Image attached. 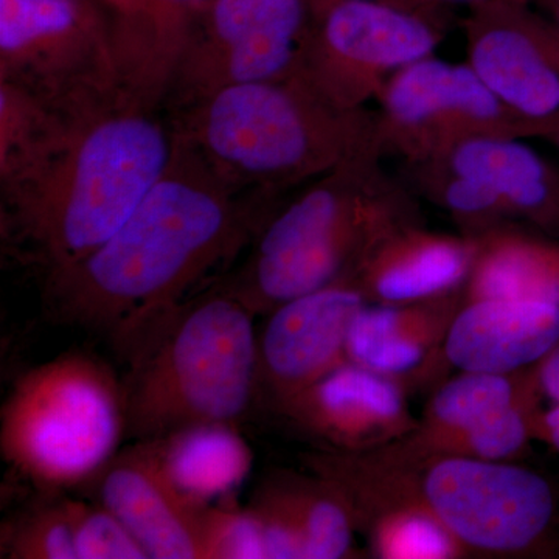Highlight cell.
<instances>
[{
    "label": "cell",
    "mask_w": 559,
    "mask_h": 559,
    "mask_svg": "<svg viewBox=\"0 0 559 559\" xmlns=\"http://www.w3.org/2000/svg\"><path fill=\"white\" fill-rule=\"evenodd\" d=\"M248 213L210 165L173 154L170 167L108 241L49 271L46 310L108 336L127 356L187 293L245 240Z\"/></svg>",
    "instance_id": "6da1fadb"
},
{
    "label": "cell",
    "mask_w": 559,
    "mask_h": 559,
    "mask_svg": "<svg viewBox=\"0 0 559 559\" xmlns=\"http://www.w3.org/2000/svg\"><path fill=\"white\" fill-rule=\"evenodd\" d=\"M255 312L227 289L168 312L124 356L127 439L191 426H238L259 400Z\"/></svg>",
    "instance_id": "7a4b0ae2"
},
{
    "label": "cell",
    "mask_w": 559,
    "mask_h": 559,
    "mask_svg": "<svg viewBox=\"0 0 559 559\" xmlns=\"http://www.w3.org/2000/svg\"><path fill=\"white\" fill-rule=\"evenodd\" d=\"M381 150L330 171L261 231L231 294L267 314L285 301L353 282L382 241L418 224L406 189L382 171Z\"/></svg>",
    "instance_id": "3957f363"
},
{
    "label": "cell",
    "mask_w": 559,
    "mask_h": 559,
    "mask_svg": "<svg viewBox=\"0 0 559 559\" xmlns=\"http://www.w3.org/2000/svg\"><path fill=\"white\" fill-rule=\"evenodd\" d=\"M167 132L140 112L86 128L44 180L14 193V224L49 271L90 255L127 223L170 167Z\"/></svg>",
    "instance_id": "277c9868"
},
{
    "label": "cell",
    "mask_w": 559,
    "mask_h": 559,
    "mask_svg": "<svg viewBox=\"0 0 559 559\" xmlns=\"http://www.w3.org/2000/svg\"><path fill=\"white\" fill-rule=\"evenodd\" d=\"M197 135L213 170L266 186L329 175L380 148L374 117L337 105L300 70L218 87Z\"/></svg>",
    "instance_id": "5b68a950"
},
{
    "label": "cell",
    "mask_w": 559,
    "mask_h": 559,
    "mask_svg": "<svg viewBox=\"0 0 559 559\" xmlns=\"http://www.w3.org/2000/svg\"><path fill=\"white\" fill-rule=\"evenodd\" d=\"M123 439V385L106 364L84 353L27 371L0 415L2 457L44 488L95 479Z\"/></svg>",
    "instance_id": "8992f818"
},
{
    "label": "cell",
    "mask_w": 559,
    "mask_h": 559,
    "mask_svg": "<svg viewBox=\"0 0 559 559\" xmlns=\"http://www.w3.org/2000/svg\"><path fill=\"white\" fill-rule=\"evenodd\" d=\"M466 554L546 557L557 551V492L536 471L463 455L378 450Z\"/></svg>",
    "instance_id": "52a82bcc"
},
{
    "label": "cell",
    "mask_w": 559,
    "mask_h": 559,
    "mask_svg": "<svg viewBox=\"0 0 559 559\" xmlns=\"http://www.w3.org/2000/svg\"><path fill=\"white\" fill-rule=\"evenodd\" d=\"M377 98L381 153L399 154L412 165L437 159L477 135H540L485 86L468 62L430 55L393 73Z\"/></svg>",
    "instance_id": "ba28073f"
},
{
    "label": "cell",
    "mask_w": 559,
    "mask_h": 559,
    "mask_svg": "<svg viewBox=\"0 0 559 559\" xmlns=\"http://www.w3.org/2000/svg\"><path fill=\"white\" fill-rule=\"evenodd\" d=\"M322 11L318 53L297 69L344 108L362 109L393 73L440 44L429 16L381 0H337Z\"/></svg>",
    "instance_id": "9c48e42d"
},
{
    "label": "cell",
    "mask_w": 559,
    "mask_h": 559,
    "mask_svg": "<svg viewBox=\"0 0 559 559\" xmlns=\"http://www.w3.org/2000/svg\"><path fill=\"white\" fill-rule=\"evenodd\" d=\"M528 7L474 9L468 64L507 108L550 138L559 124V25Z\"/></svg>",
    "instance_id": "30bf717a"
},
{
    "label": "cell",
    "mask_w": 559,
    "mask_h": 559,
    "mask_svg": "<svg viewBox=\"0 0 559 559\" xmlns=\"http://www.w3.org/2000/svg\"><path fill=\"white\" fill-rule=\"evenodd\" d=\"M308 469L331 481L352 509L373 557L454 559L466 551L433 516L409 481L380 451L323 450L307 457Z\"/></svg>",
    "instance_id": "8fae6325"
},
{
    "label": "cell",
    "mask_w": 559,
    "mask_h": 559,
    "mask_svg": "<svg viewBox=\"0 0 559 559\" xmlns=\"http://www.w3.org/2000/svg\"><path fill=\"white\" fill-rule=\"evenodd\" d=\"M366 304L355 283L342 282L271 310L257 342L259 399L277 411L347 362L349 329Z\"/></svg>",
    "instance_id": "7c38bea8"
},
{
    "label": "cell",
    "mask_w": 559,
    "mask_h": 559,
    "mask_svg": "<svg viewBox=\"0 0 559 559\" xmlns=\"http://www.w3.org/2000/svg\"><path fill=\"white\" fill-rule=\"evenodd\" d=\"M275 412L326 450L344 452L380 450L418 426L403 384L348 360Z\"/></svg>",
    "instance_id": "4fadbf2b"
},
{
    "label": "cell",
    "mask_w": 559,
    "mask_h": 559,
    "mask_svg": "<svg viewBox=\"0 0 559 559\" xmlns=\"http://www.w3.org/2000/svg\"><path fill=\"white\" fill-rule=\"evenodd\" d=\"M100 503L130 530L148 558L202 559V514L162 468L153 441L119 451L97 477Z\"/></svg>",
    "instance_id": "5bb4252c"
},
{
    "label": "cell",
    "mask_w": 559,
    "mask_h": 559,
    "mask_svg": "<svg viewBox=\"0 0 559 559\" xmlns=\"http://www.w3.org/2000/svg\"><path fill=\"white\" fill-rule=\"evenodd\" d=\"M559 344V305L549 301H463L452 319L444 359L460 371L510 374L538 364Z\"/></svg>",
    "instance_id": "9a60e30c"
},
{
    "label": "cell",
    "mask_w": 559,
    "mask_h": 559,
    "mask_svg": "<svg viewBox=\"0 0 559 559\" xmlns=\"http://www.w3.org/2000/svg\"><path fill=\"white\" fill-rule=\"evenodd\" d=\"M462 290L412 304H369L356 316L347 341V360L406 388L425 380L444 359V340Z\"/></svg>",
    "instance_id": "2e32d148"
},
{
    "label": "cell",
    "mask_w": 559,
    "mask_h": 559,
    "mask_svg": "<svg viewBox=\"0 0 559 559\" xmlns=\"http://www.w3.org/2000/svg\"><path fill=\"white\" fill-rule=\"evenodd\" d=\"M414 167L479 180L502 201L510 219L559 240V173L524 138L477 135Z\"/></svg>",
    "instance_id": "e0dca14e"
},
{
    "label": "cell",
    "mask_w": 559,
    "mask_h": 559,
    "mask_svg": "<svg viewBox=\"0 0 559 559\" xmlns=\"http://www.w3.org/2000/svg\"><path fill=\"white\" fill-rule=\"evenodd\" d=\"M477 248V238L437 234L415 224L382 241L352 283L369 304L437 299L465 288Z\"/></svg>",
    "instance_id": "ac0fdd59"
},
{
    "label": "cell",
    "mask_w": 559,
    "mask_h": 559,
    "mask_svg": "<svg viewBox=\"0 0 559 559\" xmlns=\"http://www.w3.org/2000/svg\"><path fill=\"white\" fill-rule=\"evenodd\" d=\"M307 13L308 0H209L207 28L224 51V84L296 72Z\"/></svg>",
    "instance_id": "d6986e66"
},
{
    "label": "cell",
    "mask_w": 559,
    "mask_h": 559,
    "mask_svg": "<svg viewBox=\"0 0 559 559\" xmlns=\"http://www.w3.org/2000/svg\"><path fill=\"white\" fill-rule=\"evenodd\" d=\"M148 441L168 479L198 507L226 502L252 469L253 452L235 425L191 426Z\"/></svg>",
    "instance_id": "ffe728a7"
},
{
    "label": "cell",
    "mask_w": 559,
    "mask_h": 559,
    "mask_svg": "<svg viewBox=\"0 0 559 559\" xmlns=\"http://www.w3.org/2000/svg\"><path fill=\"white\" fill-rule=\"evenodd\" d=\"M465 300L507 299L559 305V240L502 226L477 237Z\"/></svg>",
    "instance_id": "44dd1931"
},
{
    "label": "cell",
    "mask_w": 559,
    "mask_h": 559,
    "mask_svg": "<svg viewBox=\"0 0 559 559\" xmlns=\"http://www.w3.org/2000/svg\"><path fill=\"white\" fill-rule=\"evenodd\" d=\"M540 396L535 366L510 374L460 371L433 393L417 429L404 439L426 441L462 432L514 404Z\"/></svg>",
    "instance_id": "7402d4cb"
},
{
    "label": "cell",
    "mask_w": 559,
    "mask_h": 559,
    "mask_svg": "<svg viewBox=\"0 0 559 559\" xmlns=\"http://www.w3.org/2000/svg\"><path fill=\"white\" fill-rule=\"evenodd\" d=\"M263 485L296 521L304 536L305 559H340L352 554L358 528L347 500L331 481L314 473L311 477L278 474Z\"/></svg>",
    "instance_id": "603a6c76"
},
{
    "label": "cell",
    "mask_w": 559,
    "mask_h": 559,
    "mask_svg": "<svg viewBox=\"0 0 559 559\" xmlns=\"http://www.w3.org/2000/svg\"><path fill=\"white\" fill-rule=\"evenodd\" d=\"M94 24L86 0H0L3 66L81 44Z\"/></svg>",
    "instance_id": "cb8c5ba5"
},
{
    "label": "cell",
    "mask_w": 559,
    "mask_h": 559,
    "mask_svg": "<svg viewBox=\"0 0 559 559\" xmlns=\"http://www.w3.org/2000/svg\"><path fill=\"white\" fill-rule=\"evenodd\" d=\"M539 400L522 401L462 432L426 441L403 439L392 447L406 455L450 454L507 462L527 451L530 441L540 439Z\"/></svg>",
    "instance_id": "d4e9b609"
},
{
    "label": "cell",
    "mask_w": 559,
    "mask_h": 559,
    "mask_svg": "<svg viewBox=\"0 0 559 559\" xmlns=\"http://www.w3.org/2000/svg\"><path fill=\"white\" fill-rule=\"evenodd\" d=\"M7 554L20 559H76L69 500L22 514L7 532Z\"/></svg>",
    "instance_id": "484cf974"
},
{
    "label": "cell",
    "mask_w": 559,
    "mask_h": 559,
    "mask_svg": "<svg viewBox=\"0 0 559 559\" xmlns=\"http://www.w3.org/2000/svg\"><path fill=\"white\" fill-rule=\"evenodd\" d=\"M76 559H148L146 551L103 503L69 500Z\"/></svg>",
    "instance_id": "4316f807"
},
{
    "label": "cell",
    "mask_w": 559,
    "mask_h": 559,
    "mask_svg": "<svg viewBox=\"0 0 559 559\" xmlns=\"http://www.w3.org/2000/svg\"><path fill=\"white\" fill-rule=\"evenodd\" d=\"M202 559H267L263 532L253 511L229 503L205 507Z\"/></svg>",
    "instance_id": "83f0119b"
},
{
    "label": "cell",
    "mask_w": 559,
    "mask_h": 559,
    "mask_svg": "<svg viewBox=\"0 0 559 559\" xmlns=\"http://www.w3.org/2000/svg\"><path fill=\"white\" fill-rule=\"evenodd\" d=\"M535 371L540 395L559 404V344L535 364Z\"/></svg>",
    "instance_id": "f1b7e54d"
},
{
    "label": "cell",
    "mask_w": 559,
    "mask_h": 559,
    "mask_svg": "<svg viewBox=\"0 0 559 559\" xmlns=\"http://www.w3.org/2000/svg\"><path fill=\"white\" fill-rule=\"evenodd\" d=\"M202 0H142V9L139 13H150L151 16L168 21V17L182 14L187 7L197 5Z\"/></svg>",
    "instance_id": "f546056e"
},
{
    "label": "cell",
    "mask_w": 559,
    "mask_h": 559,
    "mask_svg": "<svg viewBox=\"0 0 559 559\" xmlns=\"http://www.w3.org/2000/svg\"><path fill=\"white\" fill-rule=\"evenodd\" d=\"M540 441L550 444L559 454V404H554L540 417Z\"/></svg>",
    "instance_id": "4dcf8cb0"
},
{
    "label": "cell",
    "mask_w": 559,
    "mask_h": 559,
    "mask_svg": "<svg viewBox=\"0 0 559 559\" xmlns=\"http://www.w3.org/2000/svg\"><path fill=\"white\" fill-rule=\"evenodd\" d=\"M430 7L436 3H457V5H469L471 9H479V7L489 5V3H518V5H530L533 0H426Z\"/></svg>",
    "instance_id": "1f68e13d"
},
{
    "label": "cell",
    "mask_w": 559,
    "mask_h": 559,
    "mask_svg": "<svg viewBox=\"0 0 559 559\" xmlns=\"http://www.w3.org/2000/svg\"><path fill=\"white\" fill-rule=\"evenodd\" d=\"M333 2H337V0H323L322 10H325ZM381 2L392 3V5L401 7V9L417 11V13L423 14H426V10L429 9L426 0H381Z\"/></svg>",
    "instance_id": "d6a6232c"
},
{
    "label": "cell",
    "mask_w": 559,
    "mask_h": 559,
    "mask_svg": "<svg viewBox=\"0 0 559 559\" xmlns=\"http://www.w3.org/2000/svg\"><path fill=\"white\" fill-rule=\"evenodd\" d=\"M114 5L119 7L120 10L127 11V13H139L142 9V0H109Z\"/></svg>",
    "instance_id": "836d02e7"
},
{
    "label": "cell",
    "mask_w": 559,
    "mask_h": 559,
    "mask_svg": "<svg viewBox=\"0 0 559 559\" xmlns=\"http://www.w3.org/2000/svg\"><path fill=\"white\" fill-rule=\"evenodd\" d=\"M544 5L549 9L551 13V20L557 22L559 25V0H543Z\"/></svg>",
    "instance_id": "e575fe53"
},
{
    "label": "cell",
    "mask_w": 559,
    "mask_h": 559,
    "mask_svg": "<svg viewBox=\"0 0 559 559\" xmlns=\"http://www.w3.org/2000/svg\"><path fill=\"white\" fill-rule=\"evenodd\" d=\"M550 138L554 139L555 142H557V145L559 146V124L557 127V130H555L554 134H551Z\"/></svg>",
    "instance_id": "d590c367"
},
{
    "label": "cell",
    "mask_w": 559,
    "mask_h": 559,
    "mask_svg": "<svg viewBox=\"0 0 559 559\" xmlns=\"http://www.w3.org/2000/svg\"><path fill=\"white\" fill-rule=\"evenodd\" d=\"M202 2H204V0H202Z\"/></svg>",
    "instance_id": "8d00e7d4"
}]
</instances>
